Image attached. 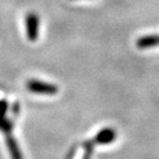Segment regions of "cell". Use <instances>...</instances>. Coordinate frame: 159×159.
Returning <instances> with one entry per match:
<instances>
[{"label":"cell","mask_w":159,"mask_h":159,"mask_svg":"<svg viewBox=\"0 0 159 159\" xmlns=\"http://www.w3.org/2000/svg\"><path fill=\"white\" fill-rule=\"evenodd\" d=\"M159 44V35H146V37L139 38L137 40V47L139 49H147V48H152Z\"/></svg>","instance_id":"cell-4"},{"label":"cell","mask_w":159,"mask_h":159,"mask_svg":"<svg viewBox=\"0 0 159 159\" xmlns=\"http://www.w3.org/2000/svg\"><path fill=\"white\" fill-rule=\"evenodd\" d=\"M12 113L13 115H18V113H19V104L18 103H15V105L12 106Z\"/></svg>","instance_id":"cell-8"},{"label":"cell","mask_w":159,"mask_h":159,"mask_svg":"<svg viewBox=\"0 0 159 159\" xmlns=\"http://www.w3.org/2000/svg\"><path fill=\"white\" fill-rule=\"evenodd\" d=\"M8 109H9V104L6 99H0V117L6 116Z\"/></svg>","instance_id":"cell-7"},{"label":"cell","mask_w":159,"mask_h":159,"mask_svg":"<svg viewBox=\"0 0 159 159\" xmlns=\"http://www.w3.org/2000/svg\"><path fill=\"white\" fill-rule=\"evenodd\" d=\"M12 129H13V123L11 119L6 116L0 117V132L3 133L5 135H8V134H11Z\"/></svg>","instance_id":"cell-6"},{"label":"cell","mask_w":159,"mask_h":159,"mask_svg":"<svg viewBox=\"0 0 159 159\" xmlns=\"http://www.w3.org/2000/svg\"><path fill=\"white\" fill-rule=\"evenodd\" d=\"M25 87L29 92L39 95H55L59 92V87L55 84L37 79H30L25 83Z\"/></svg>","instance_id":"cell-1"},{"label":"cell","mask_w":159,"mask_h":159,"mask_svg":"<svg viewBox=\"0 0 159 159\" xmlns=\"http://www.w3.org/2000/svg\"><path fill=\"white\" fill-rule=\"evenodd\" d=\"M6 145L11 159H23V154L16 138L11 134L6 135Z\"/></svg>","instance_id":"cell-3"},{"label":"cell","mask_w":159,"mask_h":159,"mask_svg":"<svg viewBox=\"0 0 159 159\" xmlns=\"http://www.w3.org/2000/svg\"><path fill=\"white\" fill-rule=\"evenodd\" d=\"M25 34L30 42H35L39 39L40 33V18L37 13L29 12L25 18Z\"/></svg>","instance_id":"cell-2"},{"label":"cell","mask_w":159,"mask_h":159,"mask_svg":"<svg viewBox=\"0 0 159 159\" xmlns=\"http://www.w3.org/2000/svg\"><path fill=\"white\" fill-rule=\"evenodd\" d=\"M115 133L113 132L112 129H104L101 133L97 134V136L95 137V140L96 143L99 144H106V143H111L113 139L115 138Z\"/></svg>","instance_id":"cell-5"}]
</instances>
